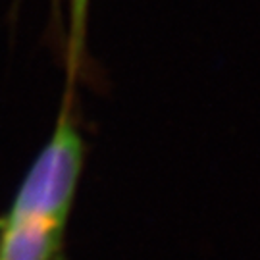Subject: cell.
I'll return each mask as SVG.
<instances>
[{
	"instance_id": "cell-1",
	"label": "cell",
	"mask_w": 260,
	"mask_h": 260,
	"mask_svg": "<svg viewBox=\"0 0 260 260\" xmlns=\"http://www.w3.org/2000/svg\"><path fill=\"white\" fill-rule=\"evenodd\" d=\"M85 160V141L68 106L62 108L48 143L33 160L6 218H47L68 222Z\"/></svg>"
},
{
	"instance_id": "cell-2",
	"label": "cell",
	"mask_w": 260,
	"mask_h": 260,
	"mask_svg": "<svg viewBox=\"0 0 260 260\" xmlns=\"http://www.w3.org/2000/svg\"><path fill=\"white\" fill-rule=\"evenodd\" d=\"M66 223L47 218H2L0 260H56Z\"/></svg>"
},
{
	"instance_id": "cell-3",
	"label": "cell",
	"mask_w": 260,
	"mask_h": 260,
	"mask_svg": "<svg viewBox=\"0 0 260 260\" xmlns=\"http://www.w3.org/2000/svg\"><path fill=\"white\" fill-rule=\"evenodd\" d=\"M87 10L89 0H70V56H72V70L77 68L79 58L83 52L85 27H87Z\"/></svg>"
}]
</instances>
